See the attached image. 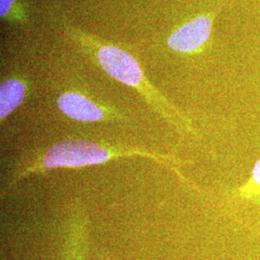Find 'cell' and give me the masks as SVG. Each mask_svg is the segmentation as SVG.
<instances>
[{
	"instance_id": "cell-1",
	"label": "cell",
	"mask_w": 260,
	"mask_h": 260,
	"mask_svg": "<svg viewBox=\"0 0 260 260\" xmlns=\"http://www.w3.org/2000/svg\"><path fill=\"white\" fill-rule=\"evenodd\" d=\"M124 157H144L153 160L165 158L139 147L84 139L64 140L18 163L10 173L8 181L5 184V193L6 190H11L22 179L34 174H42L61 168L77 169L101 165Z\"/></svg>"
},
{
	"instance_id": "cell-2",
	"label": "cell",
	"mask_w": 260,
	"mask_h": 260,
	"mask_svg": "<svg viewBox=\"0 0 260 260\" xmlns=\"http://www.w3.org/2000/svg\"><path fill=\"white\" fill-rule=\"evenodd\" d=\"M66 30L69 37L91 56L107 75L136 90L160 115L166 118L171 116L167 101L149 82L138 61L129 52L74 26H67Z\"/></svg>"
},
{
	"instance_id": "cell-3",
	"label": "cell",
	"mask_w": 260,
	"mask_h": 260,
	"mask_svg": "<svg viewBox=\"0 0 260 260\" xmlns=\"http://www.w3.org/2000/svg\"><path fill=\"white\" fill-rule=\"evenodd\" d=\"M56 103L61 113L74 121L100 122L119 118V113L110 107L75 91H66L61 93Z\"/></svg>"
},
{
	"instance_id": "cell-4",
	"label": "cell",
	"mask_w": 260,
	"mask_h": 260,
	"mask_svg": "<svg viewBox=\"0 0 260 260\" xmlns=\"http://www.w3.org/2000/svg\"><path fill=\"white\" fill-rule=\"evenodd\" d=\"M88 226L83 207L73 205L64 225V260H88Z\"/></svg>"
},
{
	"instance_id": "cell-5",
	"label": "cell",
	"mask_w": 260,
	"mask_h": 260,
	"mask_svg": "<svg viewBox=\"0 0 260 260\" xmlns=\"http://www.w3.org/2000/svg\"><path fill=\"white\" fill-rule=\"evenodd\" d=\"M212 23V18L205 15L187 21L169 36L168 47L179 53L195 52L210 38Z\"/></svg>"
},
{
	"instance_id": "cell-6",
	"label": "cell",
	"mask_w": 260,
	"mask_h": 260,
	"mask_svg": "<svg viewBox=\"0 0 260 260\" xmlns=\"http://www.w3.org/2000/svg\"><path fill=\"white\" fill-rule=\"evenodd\" d=\"M27 82L19 77H10L0 84V121L3 124L10 115L25 101Z\"/></svg>"
},
{
	"instance_id": "cell-7",
	"label": "cell",
	"mask_w": 260,
	"mask_h": 260,
	"mask_svg": "<svg viewBox=\"0 0 260 260\" xmlns=\"http://www.w3.org/2000/svg\"><path fill=\"white\" fill-rule=\"evenodd\" d=\"M1 19L13 23H25L27 21L26 10L19 0H0Z\"/></svg>"
},
{
	"instance_id": "cell-8",
	"label": "cell",
	"mask_w": 260,
	"mask_h": 260,
	"mask_svg": "<svg viewBox=\"0 0 260 260\" xmlns=\"http://www.w3.org/2000/svg\"><path fill=\"white\" fill-rule=\"evenodd\" d=\"M252 177L253 179L255 180V182L260 185V158L259 160L255 163L253 171H252Z\"/></svg>"
}]
</instances>
